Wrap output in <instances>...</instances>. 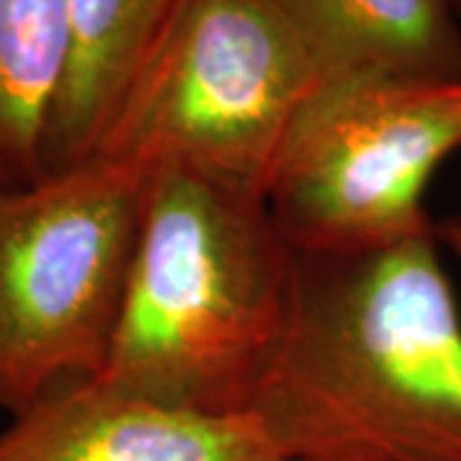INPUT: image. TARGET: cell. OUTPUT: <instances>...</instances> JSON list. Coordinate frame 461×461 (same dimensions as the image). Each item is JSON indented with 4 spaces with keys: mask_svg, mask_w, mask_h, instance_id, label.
Segmentation results:
<instances>
[{
    "mask_svg": "<svg viewBox=\"0 0 461 461\" xmlns=\"http://www.w3.org/2000/svg\"><path fill=\"white\" fill-rule=\"evenodd\" d=\"M254 412L293 461H461V308L436 226L300 257Z\"/></svg>",
    "mask_w": 461,
    "mask_h": 461,
    "instance_id": "1",
    "label": "cell"
},
{
    "mask_svg": "<svg viewBox=\"0 0 461 461\" xmlns=\"http://www.w3.org/2000/svg\"><path fill=\"white\" fill-rule=\"evenodd\" d=\"M297 251L267 200L149 172L121 315L98 379L182 411L249 412L293 318Z\"/></svg>",
    "mask_w": 461,
    "mask_h": 461,
    "instance_id": "2",
    "label": "cell"
},
{
    "mask_svg": "<svg viewBox=\"0 0 461 461\" xmlns=\"http://www.w3.org/2000/svg\"><path fill=\"white\" fill-rule=\"evenodd\" d=\"M67 65V0H0V187L47 175V133Z\"/></svg>",
    "mask_w": 461,
    "mask_h": 461,
    "instance_id": "9",
    "label": "cell"
},
{
    "mask_svg": "<svg viewBox=\"0 0 461 461\" xmlns=\"http://www.w3.org/2000/svg\"><path fill=\"white\" fill-rule=\"evenodd\" d=\"M0 461H293L254 412L208 415L77 379L11 415Z\"/></svg>",
    "mask_w": 461,
    "mask_h": 461,
    "instance_id": "6",
    "label": "cell"
},
{
    "mask_svg": "<svg viewBox=\"0 0 461 461\" xmlns=\"http://www.w3.org/2000/svg\"><path fill=\"white\" fill-rule=\"evenodd\" d=\"M461 149V83L336 77L285 141L267 208L300 257L354 254L433 229L426 190Z\"/></svg>",
    "mask_w": 461,
    "mask_h": 461,
    "instance_id": "5",
    "label": "cell"
},
{
    "mask_svg": "<svg viewBox=\"0 0 461 461\" xmlns=\"http://www.w3.org/2000/svg\"><path fill=\"white\" fill-rule=\"evenodd\" d=\"M323 83L393 77L461 83V18L448 0H269Z\"/></svg>",
    "mask_w": 461,
    "mask_h": 461,
    "instance_id": "7",
    "label": "cell"
},
{
    "mask_svg": "<svg viewBox=\"0 0 461 461\" xmlns=\"http://www.w3.org/2000/svg\"><path fill=\"white\" fill-rule=\"evenodd\" d=\"M436 236H438L441 247L448 249L456 257V262L461 264V215L436 223Z\"/></svg>",
    "mask_w": 461,
    "mask_h": 461,
    "instance_id": "10",
    "label": "cell"
},
{
    "mask_svg": "<svg viewBox=\"0 0 461 461\" xmlns=\"http://www.w3.org/2000/svg\"><path fill=\"white\" fill-rule=\"evenodd\" d=\"M321 83L269 0H185L95 154L267 200L285 141Z\"/></svg>",
    "mask_w": 461,
    "mask_h": 461,
    "instance_id": "3",
    "label": "cell"
},
{
    "mask_svg": "<svg viewBox=\"0 0 461 461\" xmlns=\"http://www.w3.org/2000/svg\"><path fill=\"white\" fill-rule=\"evenodd\" d=\"M149 175L93 154L0 187V408L98 377L113 344Z\"/></svg>",
    "mask_w": 461,
    "mask_h": 461,
    "instance_id": "4",
    "label": "cell"
},
{
    "mask_svg": "<svg viewBox=\"0 0 461 461\" xmlns=\"http://www.w3.org/2000/svg\"><path fill=\"white\" fill-rule=\"evenodd\" d=\"M448 5H451V8L456 11V16L461 18V0H448Z\"/></svg>",
    "mask_w": 461,
    "mask_h": 461,
    "instance_id": "11",
    "label": "cell"
},
{
    "mask_svg": "<svg viewBox=\"0 0 461 461\" xmlns=\"http://www.w3.org/2000/svg\"><path fill=\"white\" fill-rule=\"evenodd\" d=\"M185 0H67L69 65L51 113L47 172L98 151L115 108Z\"/></svg>",
    "mask_w": 461,
    "mask_h": 461,
    "instance_id": "8",
    "label": "cell"
}]
</instances>
